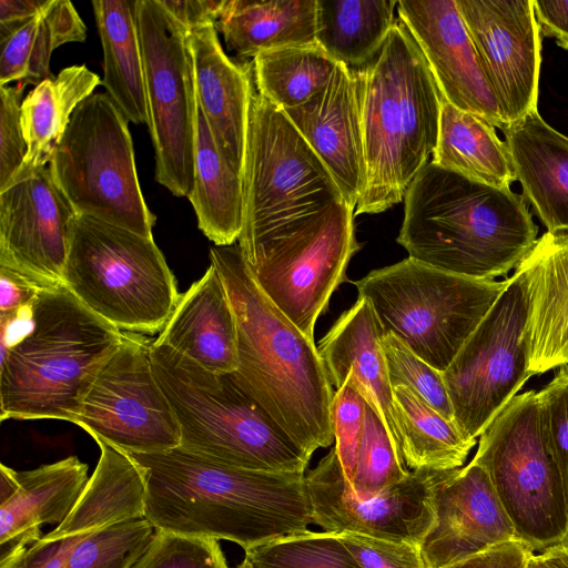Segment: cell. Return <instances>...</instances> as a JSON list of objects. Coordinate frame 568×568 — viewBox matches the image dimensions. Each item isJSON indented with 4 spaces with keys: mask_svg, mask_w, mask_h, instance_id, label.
I'll return each mask as SVG.
<instances>
[{
    "mask_svg": "<svg viewBox=\"0 0 568 568\" xmlns=\"http://www.w3.org/2000/svg\"><path fill=\"white\" fill-rule=\"evenodd\" d=\"M515 270L528 294L530 375L568 365V233L546 232Z\"/></svg>",
    "mask_w": 568,
    "mask_h": 568,
    "instance_id": "23",
    "label": "cell"
},
{
    "mask_svg": "<svg viewBox=\"0 0 568 568\" xmlns=\"http://www.w3.org/2000/svg\"><path fill=\"white\" fill-rule=\"evenodd\" d=\"M129 455L143 473L145 518L155 529L224 539L247 551L313 523L306 474L237 468L181 447Z\"/></svg>",
    "mask_w": 568,
    "mask_h": 568,
    "instance_id": "1",
    "label": "cell"
},
{
    "mask_svg": "<svg viewBox=\"0 0 568 568\" xmlns=\"http://www.w3.org/2000/svg\"><path fill=\"white\" fill-rule=\"evenodd\" d=\"M199 229L217 246L239 240L243 219L242 174L220 152L197 106L193 187L187 197Z\"/></svg>",
    "mask_w": 568,
    "mask_h": 568,
    "instance_id": "32",
    "label": "cell"
},
{
    "mask_svg": "<svg viewBox=\"0 0 568 568\" xmlns=\"http://www.w3.org/2000/svg\"><path fill=\"white\" fill-rule=\"evenodd\" d=\"M196 104L225 159L242 174L248 110L253 88L252 63L239 64L224 52L214 22L187 30Z\"/></svg>",
    "mask_w": 568,
    "mask_h": 568,
    "instance_id": "22",
    "label": "cell"
},
{
    "mask_svg": "<svg viewBox=\"0 0 568 568\" xmlns=\"http://www.w3.org/2000/svg\"><path fill=\"white\" fill-rule=\"evenodd\" d=\"M317 0H224L215 27L239 57L315 42Z\"/></svg>",
    "mask_w": 568,
    "mask_h": 568,
    "instance_id": "31",
    "label": "cell"
},
{
    "mask_svg": "<svg viewBox=\"0 0 568 568\" xmlns=\"http://www.w3.org/2000/svg\"><path fill=\"white\" fill-rule=\"evenodd\" d=\"M501 131L524 200L549 233H568V136L538 111Z\"/></svg>",
    "mask_w": 568,
    "mask_h": 568,
    "instance_id": "27",
    "label": "cell"
},
{
    "mask_svg": "<svg viewBox=\"0 0 568 568\" xmlns=\"http://www.w3.org/2000/svg\"><path fill=\"white\" fill-rule=\"evenodd\" d=\"M395 0H317L315 42L336 62L357 69L383 48L397 18Z\"/></svg>",
    "mask_w": 568,
    "mask_h": 568,
    "instance_id": "34",
    "label": "cell"
},
{
    "mask_svg": "<svg viewBox=\"0 0 568 568\" xmlns=\"http://www.w3.org/2000/svg\"><path fill=\"white\" fill-rule=\"evenodd\" d=\"M540 34L568 50V0H532Z\"/></svg>",
    "mask_w": 568,
    "mask_h": 568,
    "instance_id": "50",
    "label": "cell"
},
{
    "mask_svg": "<svg viewBox=\"0 0 568 568\" xmlns=\"http://www.w3.org/2000/svg\"><path fill=\"white\" fill-rule=\"evenodd\" d=\"M152 343L144 334L122 332L73 422L93 439L129 454L180 446L176 418L153 369Z\"/></svg>",
    "mask_w": 568,
    "mask_h": 568,
    "instance_id": "15",
    "label": "cell"
},
{
    "mask_svg": "<svg viewBox=\"0 0 568 568\" xmlns=\"http://www.w3.org/2000/svg\"><path fill=\"white\" fill-rule=\"evenodd\" d=\"M166 11L187 30L216 22L224 0H160Z\"/></svg>",
    "mask_w": 568,
    "mask_h": 568,
    "instance_id": "51",
    "label": "cell"
},
{
    "mask_svg": "<svg viewBox=\"0 0 568 568\" xmlns=\"http://www.w3.org/2000/svg\"><path fill=\"white\" fill-rule=\"evenodd\" d=\"M63 285L92 313L122 332L160 333L180 295L153 241L78 215Z\"/></svg>",
    "mask_w": 568,
    "mask_h": 568,
    "instance_id": "7",
    "label": "cell"
},
{
    "mask_svg": "<svg viewBox=\"0 0 568 568\" xmlns=\"http://www.w3.org/2000/svg\"><path fill=\"white\" fill-rule=\"evenodd\" d=\"M154 343L169 346L209 371H236V317L225 284L212 262L204 275L180 295Z\"/></svg>",
    "mask_w": 568,
    "mask_h": 568,
    "instance_id": "25",
    "label": "cell"
},
{
    "mask_svg": "<svg viewBox=\"0 0 568 568\" xmlns=\"http://www.w3.org/2000/svg\"><path fill=\"white\" fill-rule=\"evenodd\" d=\"M128 122L106 93L93 92L72 113L48 168L78 215L153 237Z\"/></svg>",
    "mask_w": 568,
    "mask_h": 568,
    "instance_id": "10",
    "label": "cell"
},
{
    "mask_svg": "<svg viewBox=\"0 0 568 568\" xmlns=\"http://www.w3.org/2000/svg\"><path fill=\"white\" fill-rule=\"evenodd\" d=\"M434 507L435 525L422 542L428 568H448L517 539L487 474L474 462L439 473Z\"/></svg>",
    "mask_w": 568,
    "mask_h": 568,
    "instance_id": "20",
    "label": "cell"
},
{
    "mask_svg": "<svg viewBox=\"0 0 568 568\" xmlns=\"http://www.w3.org/2000/svg\"><path fill=\"white\" fill-rule=\"evenodd\" d=\"M336 63L316 42L263 51L252 62L256 91L282 110L300 106L327 84Z\"/></svg>",
    "mask_w": 568,
    "mask_h": 568,
    "instance_id": "37",
    "label": "cell"
},
{
    "mask_svg": "<svg viewBox=\"0 0 568 568\" xmlns=\"http://www.w3.org/2000/svg\"><path fill=\"white\" fill-rule=\"evenodd\" d=\"M24 88L0 85V192L22 165L28 145L21 123Z\"/></svg>",
    "mask_w": 568,
    "mask_h": 568,
    "instance_id": "46",
    "label": "cell"
},
{
    "mask_svg": "<svg viewBox=\"0 0 568 568\" xmlns=\"http://www.w3.org/2000/svg\"><path fill=\"white\" fill-rule=\"evenodd\" d=\"M409 473L382 417L366 402L355 474L348 485L358 494H376L400 483Z\"/></svg>",
    "mask_w": 568,
    "mask_h": 568,
    "instance_id": "40",
    "label": "cell"
},
{
    "mask_svg": "<svg viewBox=\"0 0 568 568\" xmlns=\"http://www.w3.org/2000/svg\"><path fill=\"white\" fill-rule=\"evenodd\" d=\"M254 568H361L335 532L306 530L245 551Z\"/></svg>",
    "mask_w": 568,
    "mask_h": 568,
    "instance_id": "39",
    "label": "cell"
},
{
    "mask_svg": "<svg viewBox=\"0 0 568 568\" xmlns=\"http://www.w3.org/2000/svg\"><path fill=\"white\" fill-rule=\"evenodd\" d=\"M99 84L102 80L84 64L71 65L27 94L21 103V123L28 152L8 186L28 179L50 163L72 113Z\"/></svg>",
    "mask_w": 568,
    "mask_h": 568,
    "instance_id": "29",
    "label": "cell"
},
{
    "mask_svg": "<svg viewBox=\"0 0 568 568\" xmlns=\"http://www.w3.org/2000/svg\"><path fill=\"white\" fill-rule=\"evenodd\" d=\"M155 530L143 517L85 534L70 550L64 568H132L148 549Z\"/></svg>",
    "mask_w": 568,
    "mask_h": 568,
    "instance_id": "38",
    "label": "cell"
},
{
    "mask_svg": "<svg viewBox=\"0 0 568 568\" xmlns=\"http://www.w3.org/2000/svg\"><path fill=\"white\" fill-rule=\"evenodd\" d=\"M0 504L11 498L19 488L17 471L8 466L0 465Z\"/></svg>",
    "mask_w": 568,
    "mask_h": 568,
    "instance_id": "53",
    "label": "cell"
},
{
    "mask_svg": "<svg viewBox=\"0 0 568 568\" xmlns=\"http://www.w3.org/2000/svg\"><path fill=\"white\" fill-rule=\"evenodd\" d=\"M82 536H43L27 550L17 568H64L70 550Z\"/></svg>",
    "mask_w": 568,
    "mask_h": 568,
    "instance_id": "49",
    "label": "cell"
},
{
    "mask_svg": "<svg viewBox=\"0 0 568 568\" xmlns=\"http://www.w3.org/2000/svg\"><path fill=\"white\" fill-rule=\"evenodd\" d=\"M361 568H428L422 546L362 534H337Z\"/></svg>",
    "mask_w": 568,
    "mask_h": 568,
    "instance_id": "45",
    "label": "cell"
},
{
    "mask_svg": "<svg viewBox=\"0 0 568 568\" xmlns=\"http://www.w3.org/2000/svg\"><path fill=\"white\" fill-rule=\"evenodd\" d=\"M384 332L364 297H358L320 341L317 351L328 379L336 390L349 373L366 399L382 417L400 455L393 387L382 348ZM402 456V455H400Z\"/></svg>",
    "mask_w": 568,
    "mask_h": 568,
    "instance_id": "26",
    "label": "cell"
},
{
    "mask_svg": "<svg viewBox=\"0 0 568 568\" xmlns=\"http://www.w3.org/2000/svg\"><path fill=\"white\" fill-rule=\"evenodd\" d=\"M236 568H254L252 564L244 558V560Z\"/></svg>",
    "mask_w": 568,
    "mask_h": 568,
    "instance_id": "56",
    "label": "cell"
},
{
    "mask_svg": "<svg viewBox=\"0 0 568 568\" xmlns=\"http://www.w3.org/2000/svg\"><path fill=\"white\" fill-rule=\"evenodd\" d=\"M440 471L410 470L376 494L355 493L335 447L306 473L313 524L324 531L353 532L422 546L435 525L434 487Z\"/></svg>",
    "mask_w": 568,
    "mask_h": 568,
    "instance_id": "16",
    "label": "cell"
},
{
    "mask_svg": "<svg viewBox=\"0 0 568 568\" xmlns=\"http://www.w3.org/2000/svg\"><path fill=\"white\" fill-rule=\"evenodd\" d=\"M534 552L520 540L511 539L466 558L448 568H527Z\"/></svg>",
    "mask_w": 568,
    "mask_h": 568,
    "instance_id": "48",
    "label": "cell"
},
{
    "mask_svg": "<svg viewBox=\"0 0 568 568\" xmlns=\"http://www.w3.org/2000/svg\"><path fill=\"white\" fill-rule=\"evenodd\" d=\"M284 112L355 209L365 185V161L354 70L337 62L318 93Z\"/></svg>",
    "mask_w": 568,
    "mask_h": 568,
    "instance_id": "21",
    "label": "cell"
},
{
    "mask_svg": "<svg viewBox=\"0 0 568 568\" xmlns=\"http://www.w3.org/2000/svg\"><path fill=\"white\" fill-rule=\"evenodd\" d=\"M136 18L155 180L173 195L189 197L197 104L187 29L160 0H138Z\"/></svg>",
    "mask_w": 568,
    "mask_h": 568,
    "instance_id": "13",
    "label": "cell"
},
{
    "mask_svg": "<svg viewBox=\"0 0 568 568\" xmlns=\"http://www.w3.org/2000/svg\"><path fill=\"white\" fill-rule=\"evenodd\" d=\"M528 294L515 270L486 316L442 372L454 420L476 439L516 396L529 373Z\"/></svg>",
    "mask_w": 568,
    "mask_h": 568,
    "instance_id": "14",
    "label": "cell"
},
{
    "mask_svg": "<svg viewBox=\"0 0 568 568\" xmlns=\"http://www.w3.org/2000/svg\"><path fill=\"white\" fill-rule=\"evenodd\" d=\"M138 0H93L103 51L102 84L128 121L149 124Z\"/></svg>",
    "mask_w": 568,
    "mask_h": 568,
    "instance_id": "30",
    "label": "cell"
},
{
    "mask_svg": "<svg viewBox=\"0 0 568 568\" xmlns=\"http://www.w3.org/2000/svg\"><path fill=\"white\" fill-rule=\"evenodd\" d=\"M78 214L49 168L0 192V265L42 287L63 285Z\"/></svg>",
    "mask_w": 568,
    "mask_h": 568,
    "instance_id": "18",
    "label": "cell"
},
{
    "mask_svg": "<svg viewBox=\"0 0 568 568\" xmlns=\"http://www.w3.org/2000/svg\"><path fill=\"white\" fill-rule=\"evenodd\" d=\"M17 493L0 504V568H17L27 550L43 537L41 526L60 525L90 478L88 465L75 456L17 471Z\"/></svg>",
    "mask_w": 568,
    "mask_h": 568,
    "instance_id": "24",
    "label": "cell"
},
{
    "mask_svg": "<svg viewBox=\"0 0 568 568\" xmlns=\"http://www.w3.org/2000/svg\"><path fill=\"white\" fill-rule=\"evenodd\" d=\"M366 399L352 373L341 388L335 390L332 404V427L335 450L346 481L351 485L355 468L357 450L361 443Z\"/></svg>",
    "mask_w": 568,
    "mask_h": 568,
    "instance_id": "43",
    "label": "cell"
},
{
    "mask_svg": "<svg viewBox=\"0 0 568 568\" xmlns=\"http://www.w3.org/2000/svg\"><path fill=\"white\" fill-rule=\"evenodd\" d=\"M156 379L180 428V446L229 466L305 474L311 457L237 383L152 343Z\"/></svg>",
    "mask_w": 568,
    "mask_h": 568,
    "instance_id": "6",
    "label": "cell"
},
{
    "mask_svg": "<svg viewBox=\"0 0 568 568\" xmlns=\"http://www.w3.org/2000/svg\"><path fill=\"white\" fill-rule=\"evenodd\" d=\"M396 9L425 57L442 98L503 130L497 97L456 0H400Z\"/></svg>",
    "mask_w": 568,
    "mask_h": 568,
    "instance_id": "19",
    "label": "cell"
},
{
    "mask_svg": "<svg viewBox=\"0 0 568 568\" xmlns=\"http://www.w3.org/2000/svg\"><path fill=\"white\" fill-rule=\"evenodd\" d=\"M354 212L346 201L333 203L242 253L261 291L311 339L318 316L347 280V265L362 247Z\"/></svg>",
    "mask_w": 568,
    "mask_h": 568,
    "instance_id": "12",
    "label": "cell"
},
{
    "mask_svg": "<svg viewBox=\"0 0 568 568\" xmlns=\"http://www.w3.org/2000/svg\"><path fill=\"white\" fill-rule=\"evenodd\" d=\"M471 462L485 470L516 538L532 552L568 541V506L536 390L511 398L479 436Z\"/></svg>",
    "mask_w": 568,
    "mask_h": 568,
    "instance_id": "11",
    "label": "cell"
},
{
    "mask_svg": "<svg viewBox=\"0 0 568 568\" xmlns=\"http://www.w3.org/2000/svg\"><path fill=\"white\" fill-rule=\"evenodd\" d=\"M507 284L508 278L455 275L409 256L354 282L384 335H394L439 372L448 367Z\"/></svg>",
    "mask_w": 568,
    "mask_h": 568,
    "instance_id": "8",
    "label": "cell"
},
{
    "mask_svg": "<svg viewBox=\"0 0 568 568\" xmlns=\"http://www.w3.org/2000/svg\"><path fill=\"white\" fill-rule=\"evenodd\" d=\"M100 458L69 516L45 538L85 535L120 521L145 517L146 485L138 463L101 439Z\"/></svg>",
    "mask_w": 568,
    "mask_h": 568,
    "instance_id": "28",
    "label": "cell"
},
{
    "mask_svg": "<svg viewBox=\"0 0 568 568\" xmlns=\"http://www.w3.org/2000/svg\"><path fill=\"white\" fill-rule=\"evenodd\" d=\"M432 162L496 187L510 189L516 181L507 146L495 126L444 98Z\"/></svg>",
    "mask_w": 568,
    "mask_h": 568,
    "instance_id": "33",
    "label": "cell"
},
{
    "mask_svg": "<svg viewBox=\"0 0 568 568\" xmlns=\"http://www.w3.org/2000/svg\"><path fill=\"white\" fill-rule=\"evenodd\" d=\"M87 28L72 2L49 0L45 7L9 38L0 42V85L26 88L52 78L53 51L69 42H82Z\"/></svg>",
    "mask_w": 568,
    "mask_h": 568,
    "instance_id": "35",
    "label": "cell"
},
{
    "mask_svg": "<svg viewBox=\"0 0 568 568\" xmlns=\"http://www.w3.org/2000/svg\"><path fill=\"white\" fill-rule=\"evenodd\" d=\"M237 325L240 386L310 457L334 440L335 390L315 341L307 337L255 283L239 244L210 250Z\"/></svg>",
    "mask_w": 568,
    "mask_h": 568,
    "instance_id": "2",
    "label": "cell"
},
{
    "mask_svg": "<svg viewBox=\"0 0 568 568\" xmlns=\"http://www.w3.org/2000/svg\"><path fill=\"white\" fill-rule=\"evenodd\" d=\"M49 0H0V42L37 16Z\"/></svg>",
    "mask_w": 568,
    "mask_h": 568,
    "instance_id": "52",
    "label": "cell"
},
{
    "mask_svg": "<svg viewBox=\"0 0 568 568\" xmlns=\"http://www.w3.org/2000/svg\"><path fill=\"white\" fill-rule=\"evenodd\" d=\"M505 126L537 110L541 34L532 0H456Z\"/></svg>",
    "mask_w": 568,
    "mask_h": 568,
    "instance_id": "17",
    "label": "cell"
},
{
    "mask_svg": "<svg viewBox=\"0 0 568 568\" xmlns=\"http://www.w3.org/2000/svg\"><path fill=\"white\" fill-rule=\"evenodd\" d=\"M527 568H559L545 552L531 555Z\"/></svg>",
    "mask_w": 568,
    "mask_h": 568,
    "instance_id": "55",
    "label": "cell"
},
{
    "mask_svg": "<svg viewBox=\"0 0 568 568\" xmlns=\"http://www.w3.org/2000/svg\"><path fill=\"white\" fill-rule=\"evenodd\" d=\"M121 336L64 285L43 287L31 307L1 318V420L73 423Z\"/></svg>",
    "mask_w": 568,
    "mask_h": 568,
    "instance_id": "3",
    "label": "cell"
},
{
    "mask_svg": "<svg viewBox=\"0 0 568 568\" xmlns=\"http://www.w3.org/2000/svg\"><path fill=\"white\" fill-rule=\"evenodd\" d=\"M353 70L365 161V185L354 214H376L404 200L433 156L442 95L399 18L374 60Z\"/></svg>",
    "mask_w": 568,
    "mask_h": 568,
    "instance_id": "5",
    "label": "cell"
},
{
    "mask_svg": "<svg viewBox=\"0 0 568 568\" xmlns=\"http://www.w3.org/2000/svg\"><path fill=\"white\" fill-rule=\"evenodd\" d=\"M400 455L409 470L462 468L476 439L405 386L393 388Z\"/></svg>",
    "mask_w": 568,
    "mask_h": 568,
    "instance_id": "36",
    "label": "cell"
},
{
    "mask_svg": "<svg viewBox=\"0 0 568 568\" xmlns=\"http://www.w3.org/2000/svg\"><path fill=\"white\" fill-rule=\"evenodd\" d=\"M42 288L23 274L0 265V317L31 306Z\"/></svg>",
    "mask_w": 568,
    "mask_h": 568,
    "instance_id": "47",
    "label": "cell"
},
{
    "mask_svg": "<svg viewBox=\"0 0 568 568\" xmlns=\"http://www.w3.org/2000/svg\"><path fill=\"white\" fill-rule=\"evenodd\" d=\"M132 568H229L219 540L156 529Z\"/></svg>",
    "mask_w": 568,
    "mask_h": 568,
    "instance_id": "42",
    "label": "cell"
},
{
    "mask_svg": "<svg viewBox=\"0 0 568 568\" xmlns=\"http://www.w3.org/2000/svg\"><path fill=\"white\" fill-rule=\"evenodd\" d=\"M382 348L392 387H408L442 416L455 422L442 372L413 353L392 334L383 336Z\"/></svg>",
    "mask_w": 568,
    "mask_h": 568,
    "instance_id": "41",
    "label": "cell"
},
{
    "mask_svg": "<svg viewBox=\"0 0 568 568\" xmlns=\"http://www.w3.org/2000/svg\"><path fill=\"white\" fill-rule=\"evenodd\" d=\"M243 219L237 240L247 253L328 205L345 201L333 175L284 110L254 90L242 171Z\"/></svg>",
    "mask_w": 568,
    "mask_h": 568,
    "instance_id": "9",
    "label": "cell"
},
{
    "mask_svg": "<svg viewBox=\"0 0 568 568\" xmlns=\"http://www.w3.org/2000/svg\"><path fill=\"white\" fill-rule=\"evenodd\" d=\"M537 396L545 442L560 473L568 506V366Z\"/></svg>",
    "mask_w": 568,
    "mask_h": 568,
    "instance_id": "44",
    "label": "cell"
},
{
    "mask_svg": "<svg viewBox=\"0 0 568 568\" xmlns=\"http://www.w3.org/2000/svg\"><path fill=\"white\" fill-rule=\"evenodd\" d=\"M559 568H568V541L544 551Z\"/></svg>",
    "mask_w": 568,
    "mask_h": 568,
    "instance_id": "54",
    "label": "cell"
},
{
    "mask_svg": "<svg viewBox=\"0 0 568 568\" xmlns=\"http://www.w3.org/2000/svg\"><path fill=\"white\" fill-rule=\"evenodd\" d=\"M537 234L523 195L430 161L405 193L396 241L409 257L434 268L494 280L518 266Z\"/></svg>",
    "mask_w": 568,
    "mask_h": 568,
    "instance_id": "4",
    "label": "cell"
}]
</instances>
